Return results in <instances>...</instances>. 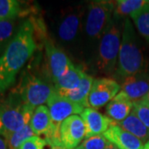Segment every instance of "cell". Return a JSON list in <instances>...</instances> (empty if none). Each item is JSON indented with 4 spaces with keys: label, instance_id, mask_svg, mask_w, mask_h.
<instances>
[{
    "label": "cell",
    "instance_id": "cell-1",
    "mask_svg": "<svg viewBox=\"0 0 149 149\" xmlns=\"http://www.w3.org/2000/svg\"><path fill=\"white\" fill-rule=\"evenodd\" d=\"M35 24L27 19L8 44L0 56V95L15 83L17 74L37 48Z\"/></svg>",
    "mask_w": 149,
    "mask_h": 149
},
{
    "label": "cell",
    "instance_id": "cell-2",
    "mask_svg": "<svg viewBox=\"0 0 149 149\" xmlns=\"http://www.w3.org/2000/svg\"><path fill=\"white\" fill-rule=\"evenodd\" d=\"M118 60V74L123 78L141 73L143 70V55L129 18H126L123 23L121 46Z\"/></svg>",
    "mask_w": 149,
    "mask_h": 149
},
{
    "label": "cell",
    "instance_id": "cell-3",
    "mask_svg": "<svg viewBox=\"0 0 149 149\" xmlns=\"http://www.w3.org/2000/svg\"><path fill=\"white\" fill-rule=\"evenodd\" d=\"M122 32L121 25L114 17L100 39L97 65L99 70L105 74H109L115 69L121 46Z\"/></svg>",
    "mask_w": 149,
    "mask_h": 149
},
{
    "label": "cell",
    "instance_id": "cell-4",
    "mask_svg": "<svg viewBox=\"0 0 149 149\" xmlns=\"http://www.w3.org/2000/svg\"><path fill=\"white\" fill-rule=\"evenodd\" d=\"M34 108L23 102L9 100L0 105V135L5 139L30 123Z\"/></svg>",
    "mask_w": 149,
    "mask_h": 149
},
{
    "label": "cell",
    "instance_id": "cell-5",
    "mask_svg": "<svg viewBox=\"0 0 149 149\" xmlns=\"http://www.w3.org/2000/svg\"><path fill=\"white\" fill-rule=\"evenodd\" d=\"M13 93L19 96L24 104L35 109L47 103L55 93V88L36 75L27 73L22 76Z\"/></svg>",
    "mask_w": 149,
    "mask_h": 149
},
{
    "label": "cell",
    "instance_id": "cell-6",
    "mask_svg": "<svg viewBox=\"0 0 149 149\" xmlns=\"http://www.w3.org/2000/svg\"><path fill=\"white\" fill-rule=\"evenodd\" d=\"M116 2L94 1L88 8L85 32L91 39H100L106 32L113 18Z\"/></svg>",
    "mask_w": 149,
    "mask_h": 149
},
{
    "label": "cell",
    "instance_id": "cell-7",
    "mask_svg": "<svg viewBox=\"0 0 149 149\" xmlns=\"http://www.w3.org/2000/svg\"><path fill=\"white\" fill-rule=\"evenodd\" d=\"M47 105L54 129L53 139L51 144L60 146V128L61 123L67 118L80 114L85 108L60 96L56 91L49 99Z\"/></svg>",
    "mask_w": 149,
    "mask_h": 149
},
{
    "label": "cell",
    "instance_id": "cell-8",
    "mask_svg": "<svg viewBox=\"0 0 149 149\" xmlns=\"http://www.w3.org/2000/svg\"><path fill=\"white\" fill-rule=\"evenodd\" d=\"M46 70L52 82L65 74L73 63L64 52L54 45L51 41L45 42Z\"/></svg>",
    "mask_w": 149,
    "mask_h": 149
},
{
    "label": "cell",
    "instance_id": "cell-9",
    "mask_svg": "<svg viewBox=\"0 0 149 149\" xmlns=\"http://www.w3.org/2000/svg\"><path fill=\"white\" fill-rule=\"evenodd\" d=\"M120 91L117 81L109 78H101L94 80L89 95V108L98 109L109 104Z\"/></svg>",
    "mask_w": 149,
    "mask_h": 149
},
{
    "label": "cell",
    "instance_id": "cell-10",
    "mask_svg": "<svg viewBox=\"0 0 149 149\" xmlns=\"http://www.w3.org/2000/svg\"><path fill=\"white\" fill-rule=\"evenodd\" d=\"M85 123L79 115H72L61 123L60 128V146L76 148L85 139Z\"/></svg>",
    "mask_w": 149,
    "mask_h": 149
},
{
    "label": "cell",
    "instance_id": "cell-11",
    "mask_svg": "<svg viewBox=\"0 0 149 149\" xmlns=\"http://www.w3.org/2000/svg\"><path fill=\"white\" fill-rule=\"evenodd\" d=\"M80 117L85 123L86 128L85 139L96 135H101L102 133L104 134L107 129L114 123L110 118L103 115L92 108H85L80 113Z\"/></svg>",
    "mask_w": 149,
    "mask_h": 149
},
{
    "label": "cell",
    "instance_id": "cell-12",
    "mask_svg": "<svg viewBox=\"0 0 149 149\" xmlns=\"http://www.w3.org/2000/svg\"><path fill=\"white\" fill-rule=\"evenodd\" d=\"M109 142L118 149H143V143L137 137L129 133L115 123L103 134Z\"/></svg>",
    "mask_w": 149,
    "mask_h": 149
},
{
    "label": "cell",
    "instance_id": "cell-13",
    "mask_svg": "<svg viewBox=\"0 0 149 149\" xmlns=\"http://www.w3.org/2000/svg\"><path fill=\"white\" fill-rule=\"evenodd\" d=\"M121 91L133 103L141 101L149 92V75L141 72L124 78Z\"/></svg>",
    "mask_w": 149,
    "mask_h": 149
},
{
    "label": "cell",
    "instance_id": "cell-14",
    "mask_svg": "<svg viewBox=\"0 0 149 149\" xmlns=\"http://www.w3.org/2000/svg\"><path fill=\"white\" fill-rule=\"evenodd\" d=\"M30 125L37 136L44 135L49 144L53 139L54 129L49 109L45 105L37 107L33 113Z\"/></svg>",
    "mask_w": 149,
    "mask_h": 149
},
{
    "label": "cell",
    "instance_id": "cell-15",
    "mask_svg": "<svg viewBox=\"0 0 149 149\" xmlns=\"http://www.w3.org/2000/svg\"><path fill=\"white\" fill-rule=\"evenodd\" d=\"M133 102L124 92L120 91L117 95L108 104L106 112L112 120L118 123L128 117L133 110Z\"/></svg>",
    "mask_w": 149,
    "mask_h": 149
},
{
    "label": "cell",
    "instance_id": "cell-16",
    "mask_svg": "<svg viewBox=\"0 0 149 149\" xmlns=\"http://www.w3.org/2000/svg\"><path fill=\"white\" fill-rule=\"evenodd\" d=\"M94 80H95L92 78V76L87 74L85 72L80 84L75 89L72 91L61 92V93H56H56L60 96L64 97L75 104H78L84 108H89L88 99Z\"/></svg>",
    "mask_w": 149,
    "mask_h": 149
},
{
    "label": "cell",
    "instance_id": "cell-17",
    "mask_svg": "<svg viewBox=\"0 0 149 149\" xmlns=\"http://www.w3.org/2000/svg\"><path fill=\"white\" fill-rule=\"evenodd\" d=\"M82 13L74 12L67 14L59 24L57 33L59 38L64 42H71L76 38L81 24Z\"/></svg>",
    "mask_w": 149,
    "mask_h": 149
},
{
    "label": "cell",
    "instance_id": "cell-18",
    "mask_svg": "<svg viewBox=\"0 0 149 149\" xmlns=\"http://www.w3.org/2000/svg\"><path fill=\"white\" fill-rule=\"evenodd\" d=\"M84 74L85 71L80 66L72 65L65 74L53 82L55 91L61 93L74 90L79 85Z\"/></svg>",
    "mask_w": 149,
    "mask_h": 149
},
{
    "label": "cell",
    "instance_id": "cell-19",
    "mask_svg": "<svg viewBox=\"0 0 149 149\" xmlns=\"http://www.w3.org/2000/svg\"><path fill=\"white\" fill-rule=\"evenodd\" d=\"M116 124L125 131L133 134V136L137 137L143 143H147L149 141V128L144 125L133 111L124 120Z\"/></svg>",
    "mask_w": 149,
    "mask_h": 149
},
{
    "label": "cell",
    "instance_id": "cell-20",
    "mask_svg": "<svg viewBox=\"0 0 149 149\" xmlns=\"http://www.w3.org/2000/svg\"><path fill=\"white\" fill-rule=\"evenodd\" d=\"M149 3L148 0H118L116 2L113 15L116 17L131 15Z\"/></svg>",
    "mask_w": 149,
    "mask_h": 149
},
{
    "label": "cell",
    "instance_id": "cell-21",
    "mask_svg": "<svg viewBox=\"0 0 149 149\" xmlns=\"http://www.w3.org/2000/svg\"><path fill=\"white\" fill-rule=\"evenodd\" d=\"M130 17L139 33L149 42V3L132 13Z\"/></svg>",
    "mask_w": 149,
    "mask_h": 149
},
{
    "label": "cell",
    "instance_id": "cell-22",
    "mask_svg": "<svg viewBox=\"0 0 149 149\" xmlns=\"http://www.w3.org/2000/svg\"><path fill=\"white\" fill-rule=\"evenodd\" d=\"M34 136H37V135L33 132L32 127L29 123L22 130L16 133H13L5 139L8 149H19L22 144L26 140L31 139Z\"/></svg>",
    "mask_w": 149,
    "mask_h": 149
},
{
    "label": "cell",
    "instance_id": "cell-23",
    "mask_svg": "<svg viewBox=\"0 0 149 149\" xmlns=\"http://www.w3.org/2000/svg\"><path fill=\"white\" fill-rule=\"evenodd\" d=\"M21 11L20 2L16 0H0V22L13 20Z\"/></svg>",
    "mask_w": 149,
    "mask_h": 149
},
{
    "label": "cell",
    "instance_id": "cell-24",
    "mask_svg": "<svg viewBox=\"0 0 149 149\" xmlns=\"http://www.w3.org/2000/svg\"><path fill=\"white\" fill-rule=\"evenodd\" d=\"M15 22L13 20L0 22V54L3 50L5 51L7 43L10 42L13 39V34L14 32Z\"/></svg>",
    "mask_w": 149,
    "mask_h": 149
},
{
    "label": "cell",
    "instance_id": "cell-25",
    "mask_svg": "<svg viewBox=\"0 0 149 149\" xmlns=\"http://www.w3.org/2000/svg\"><path fill=\"white\" fill-rule=\"evenodd\" d=\"M109 142L103 135H96L85 139L75 149H104Z\"/></svg>",
    "mask_w": 149,
    "mask_h": 149
},
{
    "label": "cell",
    "instance_id": "cell-26",
    "mask_svg": "<svg viewBox=\"0 0 149 149\" xmlns=\"http://www.w3.org/2000/svg\"><path fill=\"white\" fill-rule=\"evenodd\" d=\"M132 111L143 122L144 125L149 128V105L144 104L142 101L133 103Z\"/></svg>",
    "mask_w": 149,
    "mask_h": 149
},
{
    "label": "cell",
    "instance_id": "cell-27",
    "mask_svg": "<svg viewBox=\"0 0 149 149\" xmlns=\"http://www.w3.org/2000/svg\"><path fill=\"white\" fill-rule=\"evenodd\" d=\"M49 144L46 139H42L39 136H34L26 140L19 149H47Z\"/></svg>",
    "mask_w": 149,
    "mask_h": 149
},
{
    "label": "cell",
    "instance_id": "cell-28",
    "mask_svg": "<svg viewBox=\"0 0 149 149\" xmlns=\"http://www.w3.org/2000/svg\"><path fill=\"white\" fill-rule=\"evenodd\" d=\"M0 149H8L6 140H4L2 137H0Z\"/></svg>",
    "mask_w": 149,
    "mask_h": 149
},
{
    "label": "cell",
    "instance_id": "cell-29",
    "mask_svg": "<svg viewBox=\"0 0 149 149\" xmlns=\"http://www.w3.org/2000/svg\"><path fill=\"white\" fill-rule=\"evenodd\" d=\"M141 101L143 102V103H144V104H146L149 105V92L147 94V95L145 96Z\"/></svg>",
    "mask_w": 149,
    "mask_h": 149
},
{
    "label": "cell",
    "instance_id": "cell-30",
    "mask_svg": "<svg viewBox=\"0 0 149 149\" xmlns=\"http://www.w3.org/2000/svg\"><path fill=\"white\" fill-rule=\"evenodd\" d=\"M104 149H118V148L117 147H116L114 144H113L112 143L109 142V143H108V145L106 146V148H105Z\"/></svg>",
    "mask_w": 149,
    "mask_h": 149
},
{
    "label": "cell",
    "instance_id": "cell-31",
    "mask_svg": "<svg viewBox=\"0 0 149 149\" xmlns=\"http://www.w3.org/2000/svg\"><path fill=\"white\" fill-rule=\"evenodd\" d=\"M51 149H73V148H65V147H63V146H52V148Z\"/></svg>",
    "mask_w": 149,
    "mask_h": 149
},
{
    "label": "cell",
    "instance_id": "cell-32",
    "mask_svg": "<svg viewBox=\"0 0 149 149\" xmlns=\"http://www.w3.org/2000/svg\"><path fill=\"white\" fill-rule=\"evenodd\" d=\"M143 149H149V141L147 143L144 145Z\"/></svg>",
    "mask_w": 149,
    "mask_h": 149
}]
</instances>
